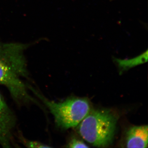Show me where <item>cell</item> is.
I'll return each instance as SVG.
<instances>
[{
  "mask_svg": "<svg viewBox=\"0 0 148 148\" xmlns=\"http://www.w3.org/2000/svg\"><path fill=\"white\" fill-rule=\"evenodd\" d=\"M30 45L0 41V85L6 87L13 99L19 103L32 101L21 80L28 74L24 53Z\"/></svg>",
  "mask_w": 148,
  "mask_h": 148,
  "instance_id": "1",
  "label": "cell"
},
{
  "mask_svg": "<svg viewBox=\"0 0 148 148\" xmlns=\"http://www.w3.org/2000/svg\"><path fill=\"white\" fill-rule=\"evenodd\" d=\"M117 117L108 110L90 109L77 125V132L83 138L92 145L104 147L113 140Z\"/></svg>",
  "mask_w": 148,
  "mask_h": 148,
  "instance_id": "2",
  "label": "cell"
},
{
  "mask_svg": "<svg viewBox=\"0 0 148 148\" xmlns=\"http://www.w3.org/2000/svg\"><path fill=\"white\" fill-rule=\"evenodd\" d=\"M54 117L56 125L63 129L76 127L90 110L89 101L86 98H71L62 102L50 101L36 92Z\"/></svg>",
  "mask_w": 148,
  "mask_h": 148,
  "instance_id": "3",
  "label": "cell"
},
{
  "mask_svg": "<svg viewBox=\"0 0 148 148\" xmlns=\"http://www.w3.org/2000/svg\"><path fill=\"white\" fill-rule=\"evenodd\" d=\"M16 123L15 116L0 92V145L3 147H11Z\"/></svg>",
  "mask_w": 148,
  "mask_h": 148,
  "instance_id": "4",
  "label": "cell"
},
{
  "mask_svg": "<svg viewBox=\"0 0 148 148\" xmlns=\"http://www.w3.org/2000/svg\"><path fill=\"white\" fill-rule=\"evenodd\" d=\"M148 135L147 125L131 127L126 133L127 147L147 148Z\"/></svg>",
  "mask_w": 148,
  "mask_h": 148,
  "instance_id": "5",
  "label": "cell"
},
{
  "mask_svg": "<svg viewBox=\"0 0 148 148\" xmlns=\"http://www.w3.org/2000/svg\"><path fill=\"white\" fill-rule=\"evenodd\" d=\"M148 50L135 58L129 59H120L115 58V61L122 71H125L144 64L147 61Z\"/></svg>",
  "mask_w": 148,
  "mask_h": 148,
  "instance_id": "6",
  "label": "cell"
},
{
  "mask_svg": "<svg viewBox=\"0 0 148 148\" xmlns=\"http://www.w3.org/2000/svg\"><path fill=\"white\" fill-rule=\"evenodd\" d=\"M20 140L22 144L24 146L27 148H50V146L47 145L44 143H40L38 141H34L27 140L26 138L21 137Z\"/></svg>",
  "mask_w": 148,
  "mask_h": 148,
  "instance_id": "7",
  "label": "cell"
},
{
  "mask_svg": "<svg viewBox=\"0 0 148 148\" xmlns=\"http://www.w3.org/2000/svg\"><path fill=\"white\" fill-rule=\"evenodd\" d=\"M67 147L70 148H88V146L85 144L82 140L78 138H73L70 140Z\"/></svg>",
  "mask_w": 148,
  "mask_h": 148,
  "instance_id": "8",
  "label": "cell"
}]
</instances>
